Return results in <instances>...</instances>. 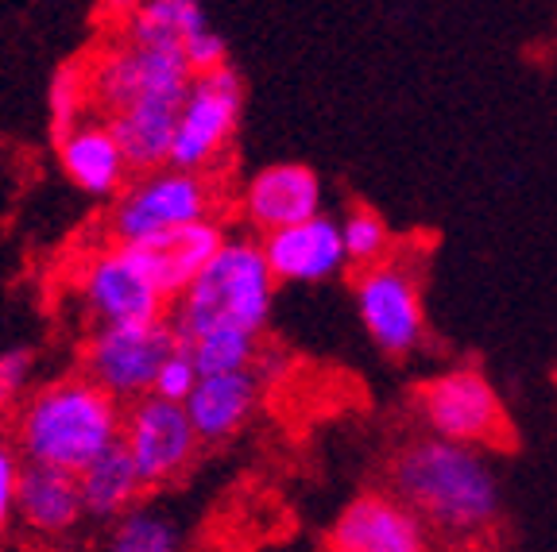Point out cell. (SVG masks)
Here are the masks:
<instances>
[{
  "mask_svg": "<svg viewBox=\"0 0 557 552\" xmlns=\"http://www.w3.org/2000/svg\"><path fill=\"white\" fill-rule=\"evenodd\" d=\"M260 248L275 283H330L348 267L341 221H330L325 213L306 225L260 236Z\"/></svg>",
  "mask_w": 557,
  "mask_h": 552,
  "instance_id": "5bb4252c",
  "label": "cell"
},
{
  "mask_svg": "<svg viewBox=\"0 0 557 552\" xmlns=\"http://www.w3.org/2000/svg\"><path fill=\"white\" fill-rule=\"evenodd\" d=\"M198 382H201L198 363L190 360L186 348H178V352L159 367V379H156V387H151V398H163V402H174V406H186L190 394L198 390Z\"/></svg>",
  "mask_w": 557,
  "mask_h": 552,
  "instance_id": "d4e9b609",
  "label": "cell"
},
{
  "mask_svg": "<svg viewBox=\"0 0 557 552\" xmlns=\"http://www.w3.org/2000/svg\"><path fill=\"white\" fill-rule=\"evenodd\" d=\"M392 494L422 526L469 541L499 522V475L480 449L437 437L407 440L392 456Z\"/></svg>",
  "mask_w": 557,
  "mask_h": 552,
  "instance_id": "6da1fadb",
  "label": "cell"
},
{
  "mask_svg": "<svg viewBox=\"0 0 557 552\" xmlns=\"http://www.w3.org/2000/svg\"><path fill=\"white\" fill-rule=\"evenodd\" d=\"M78 298L97 328H128L166 321L171 302L159 293L139 248L109 243L94 248L78 267Z\"/></svg>",
  "mask_w": 557,
  "mask_h": 552,
  "instance_id": "52a82bcc",
  "label": "cell"
},
{
  "mask_svg": "<svg viewBox=\"0 0 557 552\" xmlns=\"http://www.w3.org/2000/svg\"><path fill=\"white\" fill-rule=\"evenodd\" d=\"M121 16V39L139 47H183L190 35L209 27V16L198 0H139V4H116Z\"/></svg>",
  "mask_w": 557,
  "mask_h": 552,
  "instance_id": "ffe728a7",
  "label": "cell"
},
{
  "mask_svg": "<svg viewBox=\"0 0 557 552\" xmlns=\"http://www.w3.org/2000/svg\"><path fill=\"white\" fill-rule=\"evenodd\" d=\"M54 155H59V166L70 186L89 193V198L113 201L136 174L124 147L116 143L104 121H82L78 128L62 131L54 139Z\"/></svg>",
  "mask_w": 557,
  "mask_h": 552,
  "instance_id": "9a60e30c",
  "label": "cell"
},
{
  "mask_svg": "<svg viewBox=\"0 0 557 552\" xmlns=\"http://www.w3.org/2000/svg\"><path fill=\"white\" fill-rule=\"evenodd\" d=\"M104 552H183V534L171 522V514L139 502L136 510L109 526Z\"/></svg>",
  "mask_w": 557,
  "mask_h": 552,
  "instance_id": "44dd1931",
  "label": "cell"
},
{
  "mask_svg": "<svg viewBox=\"0 0 557 552\" xmlns=\"http://www.w3.org/2000/svg\"><path fill=\"white\" fill-rule=\"evenodd\" d=\"M124 410L86 375H62L35 387L12 414V449L24 464L82 475L121 444Z\"/></svg>",
  "mask_w": 557,
  "mask_h": 552,
  "instance_id": "7a4b0ae2",
  "label": "cell"
},
{
  "mask_svg": "<svg viewBox=\"0 0 557 552\" xmlns=\"http://www.w3.org/2000/svg\"><path fill=\"white\" fill-rule=\"evenodd\" d=\"M78 487H82V502H86V518L104 522V526H113L128 510H136L144 491H148L124 444H113L101 460H94L78 475Z\"/></svg>",
  "mask_w": 557,
  "mask_h": 552,
  "instance_id": "d6986e66",
  "label": "cell"
},
{
  "mask_svg": "<svg viewBox=\"0 0 557 552\" xmlns=\"http://www.w3.org/2000/svg\"><path fill=\"white\" fill-rule=\"evenodd\" d=\"M190 360L198 363L201 375H233V372H252L260 360V337L240 333V328H225V333H209V337L183 344Z\"/></svg>",
  "mask_w": 557,
  "mask_h": 552,
  "instance_id": "603a6c76",
  "label": "cell"
},
{
  "mask_svg": "<svg viewBox=\"0 0 557 552\" xmlns=\"http://www.w3.org/2000/svg\"><path fill=\"white\" fill-rule=\"evenodd\" d=\"M225 243H228L225 225H221L218 216H209V221H198V225L183 228V233L139 243V255L148 263L159 293L174 305L194 283H198L201 271L218 260V251L225 248Z\"/></svg>",
  "mask_w": 557,
  "mask_h": 552,
  "instance_id": "2e32d148",
  "label": "cell"
},
{
  "mask_svg": "<svg viewBox=\"0 0 557 552\" xmlns=\"http://www.w3.org/2000/svg\"><path fill=\"white\" fill-rule=\"evenodd\" d=\"M86 66L89 97L104 121L144 101L183 104L194 86V70L183 47H139L121 35L104 51H97Z\"/></svg>",
  "mask_w": 557,
  "mask_h": 552,
  "instance_id": "5b68a950",
  "label": "cell"
},
{
  "mask_svg": "<svg viewBox=\"0 0 557 552\" xmlns=\"http://www.w3.org/2000/svg\"><path fill=\"white\" fill-rule=\"evenodd\" d=\"M414 410L418 422L426 425V437L465 444V449L511 444V422H507L504 402L476 367H453V372L418 382Z\"/></svg>",
  "mask_w": 557,
  "mask_h": 552,
  "instance_id": "8992f818",
  "label": "cell"
},
{
  "mask_svg": "<svg viewBox=\"0 0 557 552\" xmlns=\"http://www.w3.org/2000/svg\"><path fill=\"white\" fill-rule=\"evenodd\" d=\"M341 240H345L348 267L372 271L395 255L392 228L383 225V216L368 205H352L341 221Z\"/></svg>",
  "mask_w": 557,
  "mask_h": 552,
  "instance_id": "7402d4cb",
  "label": "cell"
},
{
  "mask_svg": "<svg viewBox=\"0 0 557 552\" xmlns=\"http://www.w3.org/2000/svg\"><path fill=\"white\" fill-rule=\"evenodd\" d=\"M357 313L368 340L395 360L418 352L426 340L422 286L410 263H403L399 255L357 275Z\"/></svg>",
  "mask_w": 557,
  "mask_h": 552,
  "instance_id": "30bf717a",
  "label": "cell"
},
{
  "mask_svg": "<svg viewBox=\"0 0 557 552\" xmlns=\"http://www.w3.org/2000/svg\"><path fill=\"white\" fill-rule=\"evenodd\" d=\"M32 375H35L32 348H4L0 352V402L4 406H20L32 394Z\"/></svg>",
  "mask_w": 557,
  "mask_h": 552,
  "instance_id": "484cf974",
  "label": "cell"
},
{
  "mask_svg": "<svg viewBox=\"0 0 557 552\" xmlns=\"http://www.w3.org/2000/svg\"><path fill=\"white\" fill-rule=\"evenodd\" d=\"M256 406H260V372L252 367L233 375H201L198 390L186 402V414L201 444H225L252 422Z\"/></svg>",
  "mask_w": 557,
  "mask_h": 552,
  "instance_id": "e0dca14e",
  "label": "cell"
},
{
  "mask_svg": "<svg viewBox=\"0 0 557 552\" xmlns=\"http://www.w3.org/2000/svg\"><path fill=\"white\" fill-rule=\"evenodd\" d=\"M183 51L194 70V78H206V74H218V70L228 66V43L213 24L201 27L198 35H190V39L183 43Z\"/></svg>",
  "mask_w": 557,
  "mask_h": 552,
  "instance_id": "4316f807",
  "label": "cell"
},
{
  "mask_svg": "<svg viewBox=\"0 0 557 552\" xmlns=\"http://www.w3.org/2000/svg\"><path fill=\"white\" fill-rule=\"evenodd\" d=\"M121 444L128 449L144 487H151V491L174 484L201 449L186 406H174V402L151 394L124 410Z\"/></svg>",
  "mask_w": 557,
  "mask_h": 552,
  "instance_id": "8fae6325",
  "label": "cell"
},
{
  "mask_svg": "<svg viewBox=\"0 0 557 552\" xmlns=\"http://www.w3.org/2000/svg\"><path fill=\"white\" fill-rule=\"evenodd\" d=\"M244 109V81L233 66L194 78L190 93L183 97L178 109V124H174V143H171V163L174 171L186 174H206L228 151L240 124Z\"/></svg>",
  "mask_w": 557,
  "mask_h": 552,
  "instance_id": "9c48e42d",
  "label": "cell"
},
{
  "mask_svg": "<svg viewBox=\"0 0 557 552\" xmlns=\"http://www.w3.org/2000/svg\"><path fill=\"white\" fill-rule=\"evenodd\" d=\"M4 429H9V406L0 402V444H4Z\"/></svg>",
  "mask_w": 557,
  "mask_h": 552,
  "instance_id": "f1b7e54d",
  "label": "cell"
},
{
  "mask_svg": "<svg viewBox=\"0 0 557 552\" xmlns=\"http://www.w3.org/2000/svg\"><path fill=\"white\" fill-rule=\"evenodd\" d=\"M16 518L39 537H62L70 529H78L86 522V502H82L78 475L24 464Z\"/></svg>",
  "mask_w": 557,
  "mask_h": 552,
  "instance_id": "ac0fdd59",
  "label": "cell"
},
{
  "mask_svg": "<svg viewBox=\"0 0 557 552\" xmlns=\"http://www.w3.org/2000/svg\"><path fill=\"white\" fill-rule=\"evenodd\" d=\"M47 104H51V128L54 139L62 131L78 128L86 109H94V97H89V66L86 62H62L54 70L51 89H47Z\"/></svg>",
  "mask_w": 557,
  "mask_h": 552,
  "instance_id": "cb8c5ba5",
  "label": "cell"
},
{
  "mask_svg": "<svg viewBox=\"0 0 557 552\" xmlns=\"http://www.w3.org/2000/svg\"><path fill=\"white\" fill-rule=\"evenodd\" d=\"M240 213L260 236L306 225L313 216H322V178L306 163L260 166L244 181Z\"/></svg>",
  "mask_w": 557,
  "mask_h": 552,
  "instance_id": "4fadbf2b",
  "label": "cell"
},
{
  "mask_svg": "<svg viewBox=\"0 0 557 552\" xmlns=\"http://www.w3.org/2000/svg\"><path fill=\"white\" fill-rule=\"evenodd\" d=\"M218 209V193L206 174H186L163 166V171L136 174V178L109 201L104 213V236L109 243L139 248V243L163 240L171 233L209 221Z\"/></svg>",
  "mask_w": 557,
  "mask_h": 552,
  "instance_id": "277c9868",
  "label": "cell"
},
{
  "mask_svg": "<svg viewBox=\"0 0 557 552\" xmlns=\"http://www.w3.org/2000/svg\"><path fill=\"white\" fill-rule=\"evenodd\" d=\"M183 348L171 321L128 328H94L82 348V375L94 379L116 402L148 398L159 379V367Z\"/></svg>",
  "mask_w": 557,
  "mask_h": 552,
  "instance_id": "ba28073f",
  "label": "cell"
},
{
  "mask_svg": "<svg viewBox=\"0 0 557 552\" xmlns=\"http://www.w3.org/2000/svg\"><path fill=\"white\" fill-rule=\"evenodd\" d=\"M20 475H24V460L12 444H0V534L16 518L20 502Z\"/></svg>",
  "mask_w": 557,
  "mask_h": 552,
  "instance_id": "83f0119b",
  "label": "cell"
},
{
  "mask_svg": "<svg viewBox=\"0 0 557 552\" xmlns=\"http://www.w3.org/2000/svg\"><path fill=\"white\" fill-rule=\"evenodd\" d=\"M330 552H430L426 526L395 494H357L325 534Z\"/></svg>",
  "mask_w": 557,
  "mask_h": 552,
  "instance_id": "7c38bea8",
  "label": "cell"
},
{
  "mask_svg": "<svg viewBox=\"0 0 557 552\" xmlns=\"http://www.w3.org/2000/svg\"><path fill=\"white\" fill-rule=\"evenodd\" d=\"M275 275L263 260L260 240H240L228 236V243L218 251V260L198 275V283L171 305L166 321L174 325L183 344L240 328L263 337L271 321V302H275Z\"/></svg>",
  "mask_w": 557,
  "mask_h": 552,
  "instance_id": "3957f363",
  "label": "cell"
}]
</instances>
